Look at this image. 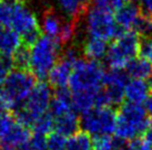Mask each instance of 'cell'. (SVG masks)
<instances>
[{
	"mask_svg": "<svg viewBox=\"0 0 152 150\" xmlns=\"http://www.w3.org/2000/svg\"><path fill=\"white\" fill-rule=\"evenodd\" d=\"M61 48L58 40L47 35H41L30 46L29 72L40 82H45L58 62Z\"/></svg>",
	"mask_w": 152,
	"mask_h": 150,
	"instance_id": "1",
	"label": "cell"
},
{
	"mask_svg": "<svg viewBox=\"0 0 152 150\" xmlns=\"http://www.w3.org/2000/svg\"><path fill=\"white\" fill-rule=\"evenodd\" d=\"M141 38L135 31H123L114 39L107 53V61L111 70L122 71L140 54Z\"/></svg>",
	"mask_w": 152,
	"mask_h": 150,
	"instance_id": "2",
	"label": "cell"
},
{
	"mask_svg": "<svg viewBox=\"0 0 152 150\" xmlns=\"http://www.w3.org/2000/svg\"><path fill=\"white\" fill-rule=\"evenodd\" d=\"M106 72L98 61L80 58L73 67L69 86L72 93L96 92L101 89Z\"/></svg>",
	"mask_w": 152,
	"mask_h": 150,
	"instance_id": "3",
	"label": "cell"
},
{
	"mask_svg": "<svg viewBox=\"0 0 152 150\" xmlns=\"http://www.w3.org/2000/svg\"><path fill=\"white\" fill-rule=\"evenodd\" d=\"M36 85V77L29 71L13 69L4 81L1 93L12 104V110L25 106Z\"/></svg>",
	"mask_w": 152,
	"mask_h": 150,
	"instance_id": "4",
	"label": "cell"
},
{
	"mask_svg": "<svg viewBox=\"0 0 152 150\" xmlns=\"http://www.w3.org/2000/svg\"><path fill=\"white\" fill-rule=\"evenodd\" d=\"M9 28L21 37L23 45L29 48L41 37V29L37 17L28 7H26L25 1L21 0H15L13 2L12 17Z\"/></svg>",
	"mask_w": 152,
	"mask_h": 150,
	"instance_id": "5",
	"label": "cell"
},
{
	"mask_svg": "<svg viewBox=\"0 0 152 150\" xmlns=\"http://www.w3.org/2000/svg\"><path fill=\"white\" fill-rule=\"evenodd\" d=\"M117 124V112L111 107L92 108L80 117V128L82 131L94 137L110 136L114 133Z\"/></svg>",
	"mask_w": 152,
	"mask_h": 150,
	"instance_id": "6",
	"label": "cell"
},
{
	"mask_svg": "<svg viewBox=\"0 0 152 150\" xmlns=\"http://www.w3.org/2000/svg\"><path fill=\"white\" fill-rule=\"evenodd\" d=\"M87 30L93 38H99L108 41L112 38H117L123 32L117 25L112 13L103 11L101 9H90L87 13Z\"/></svg>",
	"mask_w": 152,
	"mask_h": 150,
	"instance_id": "7",
	"label": "cell"
},
{
	"mask_svg": "<svg viewBox=\"0 0 152 150\" xmlns=\"http://www.w3.org/2000/svg\"><path fill=\"white\" fill-rule=\"evenodd\" d=\"M80 58L78 51L75 48L69 46L66 49L64 54L60 55L58 62L56 63V65L49 73L48 79L51 86H53L56 89L66 87L67 84H69L73 67Z\"/></svg>",
	"mask_w": 152,
	"mask_h": 150,
	"instance_id": "8",
	"label": "cell"
},
{
	"mask_svg": "<svg viewBox=\"0 0 152 150\" xmlns=\"http://www.w3.org/2000/svg\"><path fill=\"white\" fill-rule=\"evenodd\" d=\"M147 114L148 112L145 108L141 104L127 102L119 106L117 118L135 127L140 135L142 136L151 126L150 119L148 118Z\"/></svg>",
	"mask_w": 152,
	"mask_h": 150,
	"instance_id": "9",
	"label": "cell"
},
{
	"mask_svg": "<svg viewBox=\"0 0 152 150\" xmlns=\"http://www.w3.org/2000/svg\"><path fill=\"white\" fill-rule=\"evenodd\" d=\"M53 91L50 85L46 82H39L34 85L32 92L25 103V107L29 110L36 118L43 115L49 109Z\"/></svg>",
	"mask_w": 152,
	"mask_h": 150,
	"instance_id": "10",
	"label": "cell"
},
{
	"mask_svg": "<svg viewBox=\"0 0 152 150\" xmlns=\"http://www.w3.org/2000/svg\"><path fill=\"white\" fill-rule=\"evenodd\" d=\"M141 16L139 6L128 2L115 13V22L121 31H133L137 21Z\"/></svg>",
	"mask_w": 152,
	"mask_h": 150,
	"instance_id": "11",
	"label": "cell"
},
{
	"mask_svg": "<svg viewBox=\"0 0 152 150\" xmlns=\"http://www.w3.org/2000/svg\"><path fill=\"white\" fill-rule=\"evenodd\" d=\"M72 110V94L67 87L57 88L52 95L49 112L52 116L59 117Z\"/></svg>",
	"mask_w": 152,
	"mask_h": 150,
	"instance_id": "12",
	"label": "cell"
},
{
	"mask_svg": "<svg viewBox=\"0 0 152 150\" xmlns=\"http://www.w3.org/2000/svg\"><path fill=\"white\" fill-rule=\"evenodd\" d=\"M80 128V118L73 110L66 112L64 115L55 118V133L64 137H71L79 131Z\"/></svg>",
	"mask_w": 152,
	"mask_h": 150,
	"instance_id": "13",
	"label": "cell"
},
{
	"mask_svg": "<svg viewBox=\"0 0 152 150\" xmlns=\"http://www.w3.org/2000/svg\"><path fill=\"white\" fill-rule=\"evenodd\" d=\"M22 45L21 37L10 28H6L0 32V54L12 58L13 53Z\"/></svg>",
	"mask_w": 152,
	"mask_h": 150,
	"instance_id": "14",
	"label": "cell"
},
{
	"mask_svg": "<svg viewBox=\"0 0 152 150\" xmlns=\"http://www.w3.org/2000/svg\"><path fill=\"white\" fill-rule=\"evenodd\" d=\"M92 0H58L61 10L70 20L79 21L83 14H87Z\"/></svg>",
	"mask_w": 152,
	"mask_h": 150,
	"instance_id": "15",
	"label": "cell"
},
{
	"mask_svg": "<svg viewBox=\"0 0 152 150\" xmlns=\"http://www.w3.org/2000/svg\"><path fill=\"white\" fill-rule=\"evenodd\" d=\"M149 85L144 81L141 79H132L129 81V83L124 89V97L130 103L141 104L142 102L149 97Z\"/></svg>",
	"mask_w": 152,
	"mask_h": 150,
	"instance_id": "16",
	"label": "cell"
},
{
	"mask_svg": "<svg viewBox=\"0 0 152 150\" xmlns=\"http://www.w3.org/2000/svg\"><path fill=\"white\" fill-rule=\"evenodd\" d=\"M108 43L99 38L90 37L83 44V55L85 58L91 61H98L104 58L108 53Z\"/></svg>",
	"mask_w": 152,
	"mask_h": 150,
	"instance_id": "17",
	"label": "cell"
},
{
	"mask_svg": "<svg viewBox=\"0 0 152 150\" xmlns=\"http://www.w3.org/2000/svg\"><path fill=\"white\" fill-rule=\"evenodd\" d=\"M100 91V89H99ZM96 92H77L72 93V110L78 114L85 112L94 108L96 105Z\"/></svg>",
	"mask_w": 152,
	"mask_h": 150,
	"instance_id": "18",
	"label": "cell"
},
{
	"mask_svg": "<svg viewBox=\"0 0 152 150\" xmlns=\"http://www.w3.org/2000/svg\"><path fill=\"white\" fill-rule=\"evenodd\" d=\"M127 73L134 79L144 81L152 77V64L143 58H137L132 60L127 66Z\"/></svg>",
	"mask_w": 152,
	"mask_h": 150,
	"instance_id": "19",
	"label": "cell"
},
{
	"mask_svg": "<svg viewBox=\"0 0 152 150\" xmlns=\"http://www.w3.org/2000/svg\"><path fill=\"white\" fill-rule=\"evenodd\" d=\"M62 23L64 22L61 21L55 10H52L51 8L46 9L42 17V30L47 34V37L57 39L60 33Z\"/></svg>",
	"mask_w": 152,
	"mask_h": 150,
	"instance_id": "20",
	"label": "cell"
},
{
	"mask_svg": "<svg viewBox=\"0 0 152 150\" xmlns=\"http://www.w3.org/2000/svg\"><path fill=\"white\" fill-rule=\"evenodd\" d=\"M92 149V138L87 133L79 130L67 140L66 150H91Z\"/></svg>",
	"mask_w": 152,
	"mask_h": 150,
	"instance_id": "21",
	"label": "cell"
},
{
	"mask_svg": "<svg viewBox=\"0 0 152 150\" xmlns=\"http://www.w3.org/2000/svg\"><path fill=\"white\" fill-rule=\"evenodd\" d=\"M53 126H55V117L49 112H47L36 119L31 129L34 133V135L46 136L48 133L50 135L53 129Z\"/></svg>",
	"mask_w": 152,
	"mask_h": 150,
	"instance_id": "22",
	"label": "cell"
},
{
	"mask_svg": "<svg viewBox=\"0 0 152 150\" xmlns=\"http://www.w3.org/2000/svg\"><path fill=\"white\" fill-rule=\"evenodd\" d=\"M128 83H129L128 74H126L122 71L111 70V71L107 72L104 74L103 85L106 87H115L126 89V86H127Z\"/></svg>",
	"mask_w": 152,
	"mask_h": 150,
	"instance_id": "23",
	"label": "cell"
},
{
	"mask_svg": "<svg viewBox=\"0 0 152 150\" xmlns=\"http://www.w3.org/2000/svg\"><path fill=\"white\" fill-rule=\"evenodd\" d=\"M77 25H78V21L75 20H68L62 23L59 35L56 39V40H58L61 46L68 45L73 40V38L76 35Z\"/></svg>",
	"mask_w": 152,
	"mask_h": 150,
	"instance_id": "24",
	"label": "cell"
},
{
	"mask_svg": "<svg viewBox=\"0 0 152 150\" xmlns=\"http://www.w3.org/2000/svg\"><path fill=\"white\" fill-rule=\"evenodd\" d=\"M133 31L139 34L141 39L152 38V18L147 17L141 13V16L135 23Z\"/></svg>",
	"mask_w": 152,
	"mask_h": 150,
	"instance_id": "25",
	"label": "cell"
},
{
	"mask_svg": "<svg viewBox=\"0 0 152 150\" xmlns=\"http://www.w3.org/2000/svg\"><path fill=\"white\" fill-rule=\"evenodd\" d=\"M15 0H0V25L9 28L13 11Z\"/></svg>",
	"mask_w": 152,
	"mask_h": 150,
	"instance_id": "26",
	"label": "cell"
},
{
	"mask_svg": "<svg viewBox=\"0 0 152 150\" xmlns=\"http://www.w3.org/2000/svg\"><path fill=\"white\" fill-rule=\"evenodd\" d=\"M127 0H94L96 7L107 12H118L126 4Z\"/></svg>",
	"mask_w": 152,
	"mask_h": 150,
	"instance_id": "27",
	"label": "cell"
},
{
	"mask_svg": "<svg viewBox=\"0 0 152 150\" xmlns=\"http://www.w3.org/2000/svg\"><path fill=\"white\" fill-rule=\"evenodd\" d=\"M16 124L17 121L12 114L10 112H6L0 116V141L11 131Z\"/></svg>",
	"mask_w": 152,
	"mask_h": 150,
	"instance_id": "28",
	"label": "cell"
},
{
	"mask_svg": "<svg viewBox=\"0 0 152 150\" xmlns=\"http://www.w3.org/2000/svg\"><path fill=\"white\" fill-rule=\"evenodd\" d=\"M13 70V63L11 56L1 54V60H0V92L4 85V81L10 72Z\"/></svg>",
	"mask_w": 152,
	"mask_h": 150,
	"instance_id": "29",
	"label": "cell"
},
{
	"mask_svg": "<svg viewBox=\"0 0 152 150\" xmlns=\"http://www.w3.org/2000/svg\"><path fill=\"white\" fill-rule=\"evenodd\" d=\"M48 150H66L67 148V139L57 133H52L47 138Z\"/></svg>",
	"mask_w": 152,
	"mask_h": 150,
	"instance_id": "30",
	"label": "cell"
},
{
	"mask_svg": "<svg viewBox=\"0 0 152 150\" xmlns=\"http://www.w3.org/2000/svg\"><path fill=\"white\" fill-rule=\"evenodd\" d=\"M92 148L94 150H114L113 138L110 136L92 138Z\"/></svg>",
	"mask_w": 152,
	"mask_h": 150,
	"instance_id": "31",
	"label": "cell"
},
{
	"mask_svg": "<svg viewBox=\"0 0 152 150\" xmlns=\"http://www.w3.org/2000/svg\"><path fill=\"white\" fill-rule=\"evenodd\" d=\"M140 55L152 64V38L141 39L140 44Z\"/></svg>",
	"mask_w": 152,
	"mask_h": 150,
	"instance_id": "32",
	"label": "cell"
},
{
	"mask_svg": "<svg viewBox=\"0 0 152 150\" xmlns=\"http://www.w3.org/2000/svg\"><path fill=\"white\" fill-rule=\"evenodd\" d=\"M29 144L34 150H48V142L47 138L41 135H34L31 136Z\"/></svg>",
	"mask_w": 152,
	"mask_h": 150,
	"instance_id": "33",
	"label": "cell"
},
{
	"mask_svg": "<svg viewBox=\"0 0 152 150\" xmlns=\"http://www.w3.org/2000/svg\"><path fill=\"white\" fill-rule=\"evenodd\" d=\"M139 8L142 14L152 18V0H139Z\"/></svg>",
	"mask_w": 152,
	"mask_h": 150,
	"instance_id": "34",
	"label": "cell"
},
{
	"mask_svg": "<svg viewBox=\"0 0 152 150\" xmlns=\"http://www.w3.org/2000/svg\"><path fill=\"white\" fill-rule=\"evenodd\" d=\"M144 141L148 144L149 146L152 147V126H150L149 127V129L145 131V133H144Z\"/></svg>",
	"mask_w": 152,
	"mask_h": 150,
	"instance_id": "35",
	"label": "cell"
},
{
	"mask_svg": "<svg viewBox=\"0 0 152 150\" xmlns=\"http://www.w3.org/2000/svg\"><path fill=\"white\" fill-rule=\"evenodd\" d=\"M144 108H145L147 112L152 116V95H150L145 100V102H144Z\"/></svg>",
	"mask_w": 152,
	"mask_h": 150,
	"instance_id": "36",
	"label": "cell"
},
{
	"mask_svg": "<svg viewBox=\"0 0 152 150\" xmlns=\"http://www.w3.org/2000/svg\"><path fill=\"white\" fill-rule=\"evenodd\" d=\"M17 150H34V149L31 148V146H30L29 142H27V144H25V145L20 146L19 148H17Z\"/></svg>",
	"mask_w": 152,
	"mask_h": 150,
	"instance_id": "37",
	"label": "cell"
},
{
	"mask_svg": "<svg viewBox=\"0 0 152 150\" xmlns=\"http://www.w3.org/2000/svg\"><path fill=\"white\" fill-rule=\"evenodd\" d=\"M149 87H150V89L152 91V77H151V79H150V84H149Z\"/></svg>",
	"mask_w": 152,
	"mask_h": 150,
	"instance_id": "38",
	"label": "cell"
},
{
	"mask_svg": "<svg viewBox=\"0 0 152 150\" xmlns=\"http://www.w3.org/2000/svg\"><path fill=\"white\" fill-rule=\"evenodd\" d=\"M4 25H0V32H1V30H2V29H4Z\"/></svg>",
	"mask_w": 152,
	"mask_h": 150,
	"instance_id": "39",
	"label": "cell"
},
{
	"mask_svg": "<svg viewBox=\"0 0 152 150\" xmlns=\"http://www.w3.org/2000/svg\"><path fill=\"white\" fill-rule=\"evenodd\" d=\"M150 123H151V126H152V117L150 118Z\"/></svg>",
	"mask_w": 152,
	"mask_h": 150,
	"instance_id": "40",
	"label": "cell"
},
{
	"mask_svg": "<svg viewBox=\"0 0 152 150\" xmlns=\"http://www.w3.org/2000/svg\"><path fill=\"white\" fill-rule=\"evenodd\" d=\"M0 60H1V54H0Z\"/></svg>",
	"mask_w": 152,
	"mask_h": 150,
	"instance_id": "41",
	"label": "cell"
},
{
	"mask_svg": "<svg viewBox=\"0 0 152 150\" xmlns=\"http://www.w3.org/2000/svg\"><path fill=\"white\" fill-rule=\"evenodd\" d=\"M127 1H129V2H130V1H131V0H127Z\"/></svg>",
	"mask_w": 152,
	"mask_h": 150,
	"instance_id": "42",
	"label": "cell"
}]
</instances>
